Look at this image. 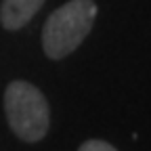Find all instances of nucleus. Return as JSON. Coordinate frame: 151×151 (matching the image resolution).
Returning a JSON list of instances; mask_svg holds the SVG:
<instances>
[{
    "label": "nucleus",
    "mask_w": 151,
    "mask_h": 151,
    "mask_svg": "<svg viewBox=\"0 0 151 151\" xmlns=\"http://www.w3.org/2000/svg\"><path fill=\"white\" fill-rule=\"evenodd\" d=\"M97 4L92 0H69L46 19L42 29V48L50 59H63L73 52L88 36Z\"/></svg>",
    "instance_id": "nucleus-1"
},
{
    "label": "nucleus",
    "mask_w": 151,
    "mask_h": 151,
    "mask_svg": "<svg viewBox=\"0 0 151 151\" xmlns=\"http://www.w3.org/2000/svg\"><path fill=\"white\" fill-rule=\"evenodd\" d=\"M4 113L11 130L21 141L36 143L46 137L50 109L44 94L34 84L23 80L11 82L4 90Z\"/></svg>",
    "instance_id": "nucleus-2"
},
{
    "label": "nucleus",
    "mask_w": 151,
    "mask_h": 151,
    "mask_svg": "<svg viewBox=\"0 0 151 151\" xmlns=\"http://www.w3.org/2000/svg\"><path fill=\"white\" fill-rule=\"evenodd\" d=\"M44 0H2L0 21L6 29H19L42 9Z\"/></svg>",
    "instance_id": "nucleus-3"
},
{
    "label": "nucleus",
    "mask_w": 151,
    "mask_h": 151,
    "mask_svg": "<svg viewBox=\"0 0 151 151\" xmlns=\"http://www.w3.org/2000/svg\"><path fill=\"white\" fill-rule=\"evenodd\" d=\"M78 151H118L113 145L105 143V141H97V139H92V141H86Z\"/></svg>",
    "instance_id": "nucleus-4"
}]
</instances>
